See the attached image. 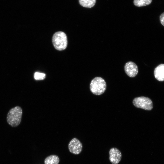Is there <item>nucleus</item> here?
<instances>
[{
  "label": "nucleus",
  "mask_w": 164,
  "mask_h": 164,
  "mask_svg": "<svg viewBox=\"0 0 164 164\" xmlns=\"http://www.w3.org/2000/svg\"><path fill=\"white\" fill-rule=\"evenodd\" d=\"M90 90L96 95H100L106 90V84L104 80L100 77H96L93 79L90 84Z\"/></svg>",
  "instance_id": "3"
},
{
  "label": "nucleus",
  "mask_w": 164,
  "mask_h": 164,
  "mask_svg": "<svg viewBox=\"0 0 164 164\" xmlns=\"http://www.w3.org/2000/svg\"><path fill=\"white\" fill-rule=\"evenodd\" d=\"M124 70L127 75L131 77L136 76L138 72L137 66L132 61H129L125 63L124 66Z\"/></svg>",
  "instance_id": "6"
},
{
  "label": "nucleus",
  "mask_w": 164,
  "mask_h": 164,
  "mask_svg": "<svg viewBox=\"0 0 164 164\" xmlns=\"http://www.w3.org/2000/svg\"><path fill=\"white\" fill-rule=\"evenodd\" d=\"M22 110L19 106H16L11 109L7 116L8 124L13 127L18 126L21 121Z\"/></svg>",
  "instance_id": "1"
},
{
  "label": "nucleus",
  "mask_w": 164,
  "mask_h": 164,
  "mask_svg": "<svg viewBox=\"0 0 164 164\" xmlns=\"http://www.w3.org/2000/svg\"><path fill=\"white\" fill-rule=\"evenodd\" d=\"M46 77V74L43 73L36 72L34 74V78L36 80H43Z\"/></svg>",
  "instance_id": "12"
},
{
  "label": "nucleus",
  "mask_w": 164,
  "mask_h": 164,
  "mask_svg": "<svg viewBox=\"0 0 164 164\" xmlns=\"http://www.w3.org/2000/svg\"><path fill=\"white\" fill-rule=\"evenodd\" d=\"M60 161L59 157L56 155H51L47 157L45 159V164H58Z\"/></svg>",
  "instance_id": "9"
},
{
  "label": "nucleus",
  "mask_w": 164,
  "mask_h": 164,
  "mask_svg": "<svg viewBox=\"0 0 164 164\" xmlns=\"http://www.w3.org/2000/svg\"><path fill=\"white\" fill-rule=\"evenodd\" d=\"M152 0H134V5L137 7H142L150 4Z\"/></svg>",
  "instance_id": "11"
},
{
  "label": "nucleus",
  "mask_w": 164,
  "mask_h": 164,
  "mask_svg": "<svg viewBox=\"0 0 164 164\" xmlns=\"http://www.w3.org/2000/svg\"><path fill=\"white\" fill-rule=\"evenodd\" d=\"M52 41L54 48L59 51L65 50L67 45V39L66 34L62 31L55 32L52 38Z\"/></svg>",
  "instance_id": "2"
},
{
  "label": "nucleus",
  "mask_w": 164,
  "mask_h": 164,
  "mask_svg": "<svg viewBox=\"0 0 164 164\" xmlns=\"http://www.w3.org/2000/svg\"><path fill=\"white\" fill-rule=\"evenodd\" d=\"M155 78L158 81H164V64H161L157 66L154 70Z\"/></svg>",
  "instance_id": "8"
},
{
  "label": "nucleus",
  "mask_w": 164,
  "mask_h": 164,
  "mask_svg": "<svg viewBox=\"0 0 164 164\" xmlns=\"http://www.w3.org/2000/svg\"><path fill=\"white\" fill-rule=\"evenodd\" d=\"M159 19L162 25L164 26V12L162 13L160 15Z\"/></svg>",
  "instance_id": "13"
},
{
  "label": "nucleus",
  "mask_w": 164,
  "mask_h": 164,
  "mask_svg": "<svg viewBox=\"0 0 164 164\" xmlns=\"http://www.w3.org/2000/svg\"><path fill=\"white\" fill-rule=\"evenodd\" d=\"M80 4L87 8H91L95 5L96 0H79Z\"/></svg>",
  "instance_id": "10"
},
{
  "label": "nucleus",
  "mask_w": 164,
  "mask_h": 164,
  "mask_svg": "<svg viewBox=\"0 0 164 164\" xmlns=\"http://www.w3.org/2000/svg\"><path fill=\"white\" fill-rule=\"evenodd\" d=\"M109 160L113 164H118L121 161L122 154L121 151L116 148H111L110 150Z\"/></svg>",
  "instance_id": "7"
},
{
  "label": "nucleus",
  "mask_w": 164,
  "mask_h": 164,
  "mask_svg": "<svg viewBox=\"0 0 164 164\" xmlns=\"http://www.w3.org/2000/svg\"><path fill=\"white\" fill-rule=\"evenodd\" d=\"M133 104L135 107L147 110H151L153 108V103L149 98L142 96L135 98Z\"/></svg>",
  "instance_id": "4"
},
{
  "label": "nucleus",
  "mask_w": 164,
  "mask_h": 164,
  "mask_svg": "<svg viewBox=\"0 0 164 164\" xmlns=\"http://www.w3.org/2000/svg\"><path fill=\"white\" fill-rule=\"evenodd\" d=\"M82 145L80 142L74 138L69 142L68 148L70 152L75 155H78L81 152L82 149Z\"/></svg>",
  "instance_id": "5"
}]
</instances>
